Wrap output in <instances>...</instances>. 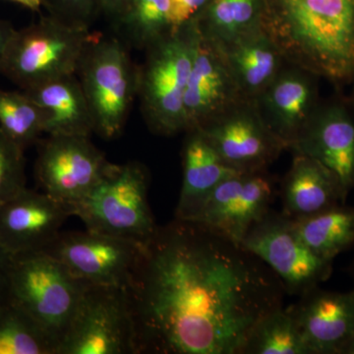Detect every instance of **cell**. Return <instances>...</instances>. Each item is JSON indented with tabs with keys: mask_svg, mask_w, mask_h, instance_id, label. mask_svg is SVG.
Here are the masks:
<instances>
[{
	"mask_svg": "<svg viewBox=\"0 0 354 354\" xmlns=\"http://www.w3.org/2000/svg\"><path fill=\"white\" fill-rule=\"evenodd\" d=\"M24 92L46 113L44 134L90 137L95 132L94 120L76 74L53 79Z\"/></svg>",
	"mask_w": 354,
	"mask_h": 354,
	"instance_id": "obj_22",
	"label": "cell"
},
{
	"mask_svg": "<svg viewBox=\"0 0 354 354\" xmlns=\"http://www.w3.org/2000/svg\"><path fill=\"white\" fill-rule=\"evenodd\" d=\"M263 28L288 64L335 85L354 75V0H266Z\"/></svg>",
	"mask_w": 354,
	"mask_h": 354,
	"instance_id": "obj_2",
	"label": "cell"
},
{
	"mask_svg": "<svg viewBox=\"0 0 354 354\" xmlns=\"http://www.w3.org/2000/svg\"><path fill=\"white\" fill-rule=\"evenodd\" d=\"M318 77L286 64L267 88L254 100L268 127L290 150L317 111Z\"/></svg>",
	"mask_w": 354,
	"mask_h": 354,
	"instance_id": "obj_16",
	"label": "cell"
},
{
	"mask_svg": "<svg viewBox=\"0 0 354 354\" xmlns=\"http://www.w3.org/2000/svg\"><path fill=\"white\" fill-rule=\"evenodd\" d=\"M351 83L353 84V95H351V102H353V106L354 108V75H353V80H351Z\"/></svg>",
	"mask_w": 354,
	"mask_h": 354,
	"instance_id": "obj_37",
	"label": "cell"
},
{
	"mask_svg": "<svg viewBox=\"0 0 354 354\" xmlns=\"http://www.w3.org/2000/svg\"><path fill=\"white\" fill-rule=\"evenodd\" d=\"M95 32L44 16L34 24L16 30L0 73L21 90L76 74Z\"/></svg>",
	"mask_w": 354,
	"mask_h": 354,
	"instance_id": "obj_7",
	"label": "cell"
},
{
	"mask_svg": "<svg viewBox=\"0 0 354 354\" xmlns=\"http://www.w3.org/2000/svg\"><path fill=\"white\" fill-rule=\"evenodd\" d=\"M149 174L143 165H113L90 192L70 205L91 232L146 245L158 230L148 199Z\"/></svg>",
	"mask_w": 354,
	"mask_h": 354,
	"instance_id": "obj_5",
	"label": "cell"
},
{
	"mask_svg": "<svg viewBox=\"0 0 354 354\" xmlns=\"http://www.w3.org/2000/svg\"><path fill=\"white\" fill-rule=\"evenodd\" d=\"M0 354H57L44 330L13 302L0 305Z\"/></svg>",
	"mask_w": 354,
	"mask_h": 354,
	"instance_id": "obj_28",
	"label": "cell"
},
{
	"mask_svg": "<svg viewBox=\"0 0 354 354\" xmlns=\"http://www.w3.org/2000/svg\"><path fill=\"white\" fill-rule=\"evenodd\" d=\"M216 46L248 100L259 97L288 64L263 27L232 43Z\"/></svg>",
	"mask_w": 354,
	"mask_h": 354,
	"instance_id": "obj_20",
	"label": "cell"
},
{
	"mask_svg": "<svg viewBox=\"0 0 354 354\" xmlns=\"http://www.w3.org/2000/svg\"><path fill=\"white\" fill-rule=\"evenodd\" d=\"M46 113L24 91L0 88V129L23 150L44 133Z\"/></svg>",
	"mask_w": 354,
	"mask_h": 354,
	"instance_id": "obj_26",
	"label": "cell"
},
{
	"mask_svg": "<svg viewBox=\"0 0 354 354\" xmlns=\"http://www.w3.org/2000/svg\"><path fill=\"white\" fill-rule=\"evenodd\" d=\"M242 354H310L288 308L274 310L258 322Z\"/></svg>",
	"mask_w": 354,
	"mask_h": 354,
	"instance_id": "obj_25",
	"label": "cell"
},
{
	"mask_svg": "<svg viewBox=\"0 0 354 354\" xmlns=\"http://www.w3.org/2000/svg\"><path fill=\"white\" fill-rule=\"evenodd\" d=\"M230 167L266 171L288 147L270 129L254 100H246L200 128Z\"/></svg>",
	"mask_w": 354,
	"mask_h": 354,
	"instance_id": "obj_13",
	"label": "cell"
},
{
	"mask_svg": "<svg viewBox=\"0 0 354 354\" xmlns=\"http://www.w3.org/2000/svg\"><path fill=\"white\" fill-rule=\"evenodd\" d=\"M16 29L8 21L0 19V64L3 60L7 48L12 41Z\"/></svg>",
	"mask_w": 354,
	"mask_h": 354,
	"instance_id": "obj_34",
	"label": "cell"
},
{
	"mask_svg": "<svg viewBox=\"0 0 354 354\" xmlns=\"http://www.w3.org/2000/svg\"><path fill=\"white\" fill-rule=\"evenodd\" d=\"M274 183L266 171L241 172L225 179L183 221H193L241 244L269 213Z\"/></svg>",
	"mask_w": 354,
	"mask_h": 354,
	"instance_id": "obj_11",
	"label": "cell"
},
{
	"mask_svg": "<svg viewBox=\"0 0 354 354\" xmlns=\"http://www.w3.org/2000/svg\"><path fill=\"white\" fill-rule=\"evenodd\" d=\"M88 136H48L39 148L36 176L43 192L65 204L82 199L111 169Z\"/></svg>",
	"mask_w": 354,
	"mask_h": 354,
	"instance_id": "obj_12",
	"label": "cell"
},
{
	"mask_svg": "<svg viewBox=\"0 0 354 354\" xmlns=\"http://www.w3.org/2000/svg\"><path fill=\"white\" fill-rule=\"evenodd\" d=\"M183 179L176 211L177 220H185L218 184L242 171L221 157L200 130H190L183 151Z\"/></svg>",
	"mask_w": 354,
	"mask_h": 354,
	"instance_id": "obj_21",
	"label": "cell"
},
{
	"mask_svg": "<svg viewBox=\"0 0 354 354\" xmlns=\"http://www.w3.org/2000/svg\"><path fill=\"white\" fill-rule=\"evenodd\" d=\"M9 1L15 2L36 12H39L43 7V0H9Z\"/></svg>",
	"mask_w": 354,
	"mask_h": 354,
	"instance_id": "obj_35",
	"label": "cell"
},
{
	"mask_svg": "<svg viewBox=\"0 0 354 354\" xmlns=\"http://www.w3.org/2000/svg\"><path fill=\"white\" fill-rule=\"evenodd\" d=\"M76 75L94 120L95 132L106 140L120 136L138 97L139 67L125 44L95 32Z\"/></svg>",
	"mask_w": 354,
	"mask_h": 354,
	"instance_id": "obj_6",
	"label": "cell"
},
{
	"mask_svg": "<svg viewBox=\"0 0 354 354\" xmlns=\"http://www.w3.org/2000/svg\"><path fill=\"white\" fill-rule=\"evenodd\" d=\"M293 221L305 243L324 260L333 262L354 244V208L351 207L339 205Z\"/></svg>",
	"mask_w": 354,
	"mask_h": 354,
	"instance_id": "obj_24",
	"label": "cell"
},
{
	"mask_svg": "<svg viewBox=\"0 0 354 354\" xmlns=\"http://www.w3.org/2000/svg\"><path fill=\"white\" fill-rule=\"evenodd\" d=\"M43 7L55 19L88 29L101 14L100 0H43Z\"/></svg>",
	"mask_w": 354,
	"mask_h": 354,
	"instance_id": "obj_30",
	"label": "cell"
},
{
	"mask_svg": "<svg viewBox=\"0 0 354 354\" xmlns=\"http://www.w3.org/2000/svg\"><path fill=\"white\" fill-rule=\"evenodd\" d=\"M265 12L266 0H211L194 23L202 38L223 46L262 28Z\"/></svg>",
	"mask_w": 354,
	"mask_h": 354,
	"instance_id": "obj_23",
	"label": "cell"
},
{
	"mask_svg": "<svg viewBox=\"0 0 354 354\" xmlns=\"http://www.w3.org/2000/svg\"><path fill=\"white\" fill-rule=\"evenodd\" d=\"M129 0H100L101 13L118 24V21L127 11Z\"/></svg>",
	"mask_w": 354,
	"mask_h": 354,
	"instance_id": "obj_33",
	"label": "cell"
},
{
	"mask_svg": "<svg viewBox=\"0 0 354 354\" xmlns=\"http://www.w3.org/2000/svg\"><path fill=\"white\" fill-rule=\"evenodd\" d=\"M127 41L147 50L172 32L169 0H129L118 23Z\"/></svg>",
	"mask_w": 354,
	"mask_h": 354,
	"instance_id": "obj_27",
	"label": "cell"
},
{
	"mask_svg": "<svg viewBox=\"0 0 354 354\" xmlns=\"http://www.w3.org/2000/svg\"><path fill=\"white\" fill-rule=\"evenodd\" d=\"M196 41L197 28L192 22L146 50L145 62L139 67L137 97L147 124L156 134L186 132L184 97Z\"/></svg>",
	"mask_w": 354,
	"mask_h": 354,
	"instance_id": "obj_3",
	"label": "cell"
},
{
	"mask_svg": "<svg viewBox=\"0 0 354 354\" xmlns=\"http://www.w3.org/2000/svg\"><path fill=\"white\" fill-rule=\"evenodd\" d=\"M24 151L0 129V205L27 187Z\"/></svg>",
	"mask_w": 354,
	"mask_h": 354,
	"instance_id": "obj_29",
	"label": "cell"
},
{
	"mask_svg": "<svg viewBox=\"0 0 354 354\" xmlns=\"http://www.w3.org/2000/svg\"><path fill=\"white\" fill-rule=\"evenodd\" d=\"M288 309L310 354H342L354 335V290L334 292L316 288Z\"/></svg>",
	"mask_w": 354,
	"mask_h": 354,
	"instance_id": "obj_18",
	"label": "cell"
},
{
	"mask_svg": "<svg viewBox=\"0 0 354 354\" xmlns=\"http://www.w3.org/2000/svg\"><path fill=\"white\" fill-rule=\"evenodd\" d=\"M144 247L128 239L87 230L60 232L44 251L87 285L128 288Z\"/></svg>",
	"mask_w": 354,
	"mask_h": 354,
	"instance_id": "obj_10",
	"label": "cell"
},
{
	"mask_svg": "<svg viewBox=\"0 0 354 354\" xmlns=\"http://www.w3.org/2000/svg\"><path fill=\"white\" fill-rule=\"evenodd\" d=\"M220 48L200 36L184 97L186 132L200 129L246 101Z\"/></svg>",
	"mask_w": 354,
	"mask_h": 354,
	"instance_id": "obj_14",
	"label": "cell"
},
{
	"mask_svg": "<svg viewBox=\"0 0 354 354\" xmlns=\"http://www.w3.org/2000/svg\"><path fill=\"white\" fill-rule=\"evenodd\" d=\"M242 247L265 263L290 295H302L329 278L332 263L305 243L295 221L283 214L269 213L247 234Z\"/></svg>",
	"mask_w": 354,
	"mask_h": 354,
	"instance_id": "obj_9",
	"label": "cell"
},
{
	"mask_svg": "<svg viewBox=\"0 0 354 354\" xmlns=\"http://www.w3.org/2000/svg\"><path fill=\"white\" fill-rule=\"evenodd\" d=\"M69 216L68 204L26 187L0 205V243L12 255L46 250Z\"/></svg>",
	"mask_w": 354,
	"mask_h": 354,
	"instance_id": "obj_15",
	"label": "cell"
},
{
	"mask_svg": "<svg viewBox=\"0 0 354 354\" xmlns=\"http://www.w3.org/2000/svg\"><path fill=\"white\" fill-rule=\"evenodd\" d=\"M342 354H354V335L342 349Z\"/></svg>",
	"mask_w": 354,
	"mask_h": 354,
	"instance_id": "obj_36",
	"label": "cell"
},
{
	"mask_svg": "<svg viewBox=\"0 0 354 354\" xmlns=\"http://www.w3.org/2000/svg\"><path fill=\"white\" fill-rule=\"evenodd\" d=\"M346 197L339 178L329 169L308 156L295 153L281 186L283 215L299 220L344 205Z\"/></svg>",
	"mask_w": 354,
	"mask_h": 354,
	"instance_id": "obj_19",
	"label": "cell"
},
{
	"mask_svg": "<svg viewBox=\"0 0 354 354\" xmlns=\"http://www.w3.org/2000/svg\"><path fill=\"white\" fill-rule=\"evenodd\" d=\"M13 255L0 243V305L8 300L9 274Z\"/></svg>",
	"mask_w": 354,
	"mask_h": 354,
	"instance_id": "obj_32",
	"label": "cell"
},
{
	"mask_svg": "<svg viewBox=\"0 0 354 354\" xmlns=\"http://www.w3.org/2000/svg\"><path fill=\"white\" fill-rule=\"evenodd\" d=\"M140 353L242 354L285 288L259 258L193 223L158 227L127 288Z\"/></svg>",
	"mask_w": 354,
	"mask_h": 354,
	"instance_id": "obj_1",
	"label": "cell"
},
{
	"mask_svg": "<svg viewBox=\"0 0 354 354\" xmlns=\"http://www.w3.org/2000/svg\"><path fill=\"white\" fill-rule=\"evenodd\" d=\"M293 153L318 160L339 178L346 195L354 187V113L342 102L321 104Z\"/></svg>",
	"mask_w": 354,
	"mask_h": 354,
	"instance_id": "obj_17",
	"label": "cell"
},
{
	"mask_svg": "<svg viewBox=\"0 0 354 354\" xmlns=\"http://www.w3.org/2000/svg\"><path fill=\"white\" fill-rule=\"evenodd\" d=\"M87 283L44 251L13 255L8 300L25 311L58 346Z\"/></svg>",
	"mask_w": 354,
	"mask_h": 354,
	"instance_id": "obj_4",
	"label": "cell"
},
{
	"mask_svg": "<svg viewBox=\"0 0 354 354\" xmlns=\"http://www.w3.org/2000/svg\"><path fill=\"white\" fill-rule=\"evenodd\" d=\"M172 32L197 19L211 0H169Z\"/></svg>",
	"mask_w": 354,
	"mask_h": 354,
	"instance_id": "obj_31",
	"label": "cell"
},
{
	"mask_svg": "<svg viewBox=\"0 0 354 354\" xmlns=\"http://www.w3.org/2000/svg\"><path fill=\"white\" fill-rule=\"evenodd\" d=\"M127 288L86 286L57 354H138Z\"/></svg>",
	"mask_w": 354,
	"mask_h": 354,
	"instance_id": "obj_8",
	"label": "cell"
}]
</instances>
